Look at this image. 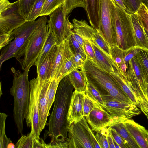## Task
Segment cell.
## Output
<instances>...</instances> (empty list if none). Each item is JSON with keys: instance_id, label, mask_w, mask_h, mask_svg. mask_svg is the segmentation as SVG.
<instances>
[{"instance_id": "c3c4849f", "label": "cell", "mask_w": 148, "mask_h": 148, "mask_svg": "<svg viewBox=\"0 0 148 148\" xmlns=\"http://www.w3.org/2000/svg\"><path fill=\"white\" fill-rule=\"evenodd\" d=\"M98 105H99L94 102L85 94L83 104L84 116L85 117L88 116L95 107Z\"/></svg>"}, {"instance_id": "11a10c76", "label": "cell", "mask_w": 148, "mask_h": 148, "mask_svg": "<svg viewBox=\"0 0 148 148\" xmlns=\"http://www.w3.org/2000/svg\"><path fill=\"white\" fill-rule=\"evenodd\" d=\"M116 4L121 8L127 11L123 0H114Z\"/></svg>"}, {"instance_id": "f907efd6", "label": "cell", "mask_w": 148, "mask_h": 148, "mask_svg": "<svg viewBox=\"0 0 148 148\" xmlns=\"http://www.w3.org/2000/svg\"><path fill=\"white\" fill-rule=\"evenodd\" d=\"M69 148L67 142L59 141L51 142L47 144V148Z\"/></svg>"}, {"instance_id": "5b68a950", "label": "cell", "mask_w": 148, "mask_h": 148, "mask_svg": "<svg viewBox=\"0 0 148 148\" xmlns=\"http://www.w3.org/2000/svg\"><path fill=\"white\" fill-rule=\"evenodd\" d=\"M27 21L21 13L18 1H0V49L9 43L12 32Z\"/></svg>"}, {"instance_id": "f6af8a7d", "label": "cell", "mask_w": 148, "mask_h": 148, "mask_svg": "<svg viewBox=\"0 0 148 148\" xmlns=\"http://www.w3.org/2000/svg\"><path fill=\"white\" fill-rule=\"evenodd\" d=\"M127 11L130 14L136 13L141 4L142 0H123Z\"/></svg>"}, {"instance_id": "52a82bcc", "label": "cell", "mask_w": 148, "mask_h": 148, "mask_svg": "<svg viewBox=\"0 0 148 148\" xmlns=\"http://www.w3.org/2000/svg\"><path fill=\"white\" fill-rule=\"evenodd\" d=\"M42 79L38 76L30 81V92L29 108L25 119L27 127H31L32 133L37 139L41 133L39 116V100Z\"/></svg>"}, {"instance_id": "680465c9", "label": "cell", "mask_w": 148, "mask_h": 148, "mask_svg": "<svg viewBox=\"0 0 148 148\" xmlns=\"http://www.w3.org/2000/svg\"><path fill=\"white\" fill-rule=\"evenodd\" d=\"M1 82H0V97H1V95L2 94V91L1 90Z\"/></svg>"}, {"instance_id": "7402d4cb", "label": "cell", "mask_w": 148, "mask_h": 148, "mask_svg": "<svg viewBox=\"0 0 148 148\" xmlns=\"http://www.w3.org/2000/svg\"><path fill=\"white\" fill-rule=\"evenodd\" d=\"M135 37L136 45L148 50V38L144 29L136 13L130 14Z\"/></svg>"}, {"instance_id": "f5cc1de1", "label": "cell", "mask_w": 148, "mask_h": 148, "mask_svg": "<svg viewBox=\"0 0 148 148\" xmlns=\"http://www.w3.org/2000/svg\"><path fill=\"white\" fill-rule=\"evenodd\" d=\"M106 136L109 148H115L114 143V139L111 133L109 127H108Z\"/></svg>"}, {"instance_id": "3957f363", "label": "cell", "mask_w": 148, "mask_h": 148, "mask_svg": "<svg viewBox=\"0 0 148 148\" xmlns=\"http://www.w3.org/2000/svg\"><path fill=\"white\" fill-rule=\"evenodd\" d=\"M110 8L116 45L126 51L136 45L130 14L114 0H110Z\"/></svg>"}, {"instance_id": "1f68e13d", "label": "cell", "mask_w": 148, "mask_h": 148, "mask_svg": "<svg viewBox=\"0 0 148 148\" xmlns=\"http://www.w3.org/2000/svg\"><path fill=\"white\" fill-rule=\"evenodd\" d=\"M7 116L5 113H0V148H7L8 145L12 142L6 135L5 124Z\"/></svg>"}, {"instance_id": "5bb4252c", "label": "cell", "mask_w": 148, "mask_h": 148, "mask_svg": "<svg viewBox=\"0 0 148 148\" xmlns=\"http://www.w3.org/2000/svg\"><path fill=\"white\" fill-rule=\"evenodd\" d=\"M85 117L92 130L96 132L116 123L110 114L99 105L95 106L89 115Z\"/></svg>"}, {"instance_id": "7c38bea8", "label": "cell", "mask_w": 148, "mask_h": 148, "mask_svg": "<svg viewBox=\"0 0 148 148\" xmlns=\"http://www.w3.org/2000/svg\"><path fill=\"white\" fill-rule=\"evenodd\" d=\"M126 73L129 85L134 93L147 90V82L141 66L136 56L130 60Z\"/></svg>"}, {"instance_id": "ba28073f", "label": "cell", "mask_w": 148, "mask_h": 148, "mask_svg": "<svg viewBox=\"0 0 148 148\" xmlns=\"http://www.w3.org/2000/svg\"><path fill=\"white\" fill-rule=\"evenodd\" d=\"M104 108L113 118L116 123L123 122L140 114L141 112L134 103L120 102L108 94H101Z\"/></svg>"}, {"instance_id": "6125c7cd", "label": "cell", "mask_w": 148, "mask_h": 148, "mask_svg": "<svg viewBox=\"0 0 148 148\" xmlns=\"http://www.w3.org/2000/svg\"></svg>"}, {"instance_id": "d4e9b609", "label": "cell", "mask_w": 148, "mask_h": 148, "mask_svg": "<svg viewBox=\"0 0 148 148\" xmlns=\"http://www.w3.org/2000/svg\"><path fill=\"white\" fill-rule=\"evenodd\" d=\"M69 80L75 90L85 91L87 80L84 69H76L68 75Z\"/></svg>"}, {"instance_id": "8d00e7d4", "label": "cell", "mask_w": 148, "mask_h": 148, "mask_svg": "<svg viewBox=\"0 0 148 148\" xmlns=\"http://www.w3.org/2000/svg\"><path fill=\"white\" fill-rule=\"evenodd\" d=\"M63 7L66 14L68 16L76 8L82 7L85 9V0H64Z\"/></svg>"}, {"instance_id": "8992f818", "label": "cell", "mask_w": 148, "mask_h": 148, "mask_svg": "<svg viewBox=\"0 0 148 148\" xmlns=\"http://www.w3.org/2000/svg\"><path fill=\"white\" fill-rule=\"evenodd\" d=\"M48 20L42 23L32 33L23 51L21 64L23 71L34 65L44 45L49 31Z\"/></svg>"}, {"instance_id": "9f6ffc18", "label": "cell", "mask_w": 148, "mask_h": 148, "mask_svg": "<svg viewBox=\"0 0 148 148\" xmlns=\"http://www.w3.org/2000/svg\"><path fill=\"white\" fill-rule=\"evenodd\" d=\"M15 148V145H14L12 142L9 143L7 145V148Z\"/></svg>"}, {"instance_id": "83f0119b", "label": "cell", "mask_w": 148, "mask_h": 148, "mask_svg": "<svg viewBox=\"0 0 148 148\" xmlns=\"http://www.w3.org/2000/svg\"><path fill=\"white\" fill-rule=\"evenodd\" d=\"M55 45H56V37L52 32L49 30L43 47L34 65L36 66L41 63Z\"/></svg>"}, {"instance_id": "9c48e42d", "label": "cell", "mask_w": 148, "mask_h": 148, "mask_svg": "<svg viewBox=\"0 0 148 148\" xmlns=\"http://www.w3.org/2000/svg\"><path fill=\"white\" fill-rule=\"evenodd\" d=\"M84 70L87 81L95 86L101 94H107L113 88L119 86L111 74L88 60L84 62Z\"/></svg>"}, {"instance_id": "ee69618b", "label": "cell", "mask_w": 148, "mask_h": 148, "mask_svg": "<svg viewBox=\"0 0 148 148\" xmlns=\"http://www.w3.org/2000/svg\"><path fill=\"white\" fill-rule=\"evenodd\" d=\"M84 50L86 55V59L96 65L94 51L90 41L85 40Z\"/></svg>"}, {"instance_id": "d6a6232c", "label": "cell", "mask_w": 148, "mask_h": 148, "mask_svg": "<svg viewBox=\"0 0 148 148\" xmlns=\"http://www.w3.org/2000/svg\"><path fill=\"white\" fill-rule=\"evenodd\" d=\"M140 63L148 84V50L142 49L136 56Z\"/></svg>"}, {"instance_id": "484cf974", "label": "cell", "mask_w": 148, "mask_h": 148, "mask_svg": "<svg viewBox=\"0 0 148 148\" xmlns=\"http://www.w3.org/2000/svg\"><path fill=\"white\" fill-rule=\"evenodd\" d=\"M110 127L116 131L124 140L128 148H140L138 143L126 129L123 122L116 123Z\"/></svg>"}, {"instance_id": "f35d334b", "label": "cell", "mask_w": 148, "mask_h": 148, "mask_svg": "<svg viewBox=\"0 0 148 148\" xmlns=\"http://www.w3.org/2000/svg\"><path fill=\"white\" fill-rule=\"evenodd\" d=\"M136 13L145 30L148 33V9L142 3Z\"/></svg>"}, {"instance_id": "94428289", "label": "cell", "mask_w": 148, "mask_h": 148, "mask_svg": "<svg viewBox=\"0 0 148 148\" xmlns=\"http://www.w3.org/2000/svg\"><path fill=\"white\" fill-rule=\"evenodd\" d=\"M145 32H146V35H147V36L148 38V33L145 30Z\"/></svg>"}, {"instance_id": "74e56055", "label": "cell", "mask_w": 148, "mask_h": 148, "mask_svg": "<svg viewBox=\"0 0 148 148\" xmlns=\"http://www.w3.org/2000/svg\"><path fill=\"white\" fill-rule=\"evenodd\" d=\"M36 0H18L20 10L24 17L27 19Z\"/></svg>"}, {"instance_id": "7bdbcfd3", "label": "cell", "mask_w": 148, "mask_h": 148, "mask_svg": "<svg viewBox=\"0 0 148 148\" xmlns=\"http://www.w3.org/2000/svg\"><path fill=\"white\" fill-rule=\"evenodd\" d=\"M108 127L104 128L100 132H97L95 137L101 148H109L106 134Z\"/></svg>"}, {"instance_id": "60d3db41", "label": "cell", "mask_w": 148, "mask_h": 148, "mask_svg": "<svg viewBox=\"0 0 148 148\" xmlns=\"http://www.w3.org/2000/svg\"><path fill=\"white\" fill-rule=\"evenodd\" d=\"M33 137L31 132L22 135L15 145V148H33Z\"/></svg>"}, {"instance_id": "d6986e66", "label": "cell", "mask_w": 148, "mask_h": 148, "mask_svg": "<svg viewBox=\"0 0 148 148\" xmlns=\"http://www.w3.org/2000/svg\"><path fill=\"white\" fill-rule=\"evenodd\" d=\"M57 46V45H54L42 62L36 66L37 76L42 80L51 79Z\"/></svg>"}, {"instance_id": "681fc988", "label": "cell", "mask_w": 148, "mask_h": 148, "mask_svg": "<svg viewBox=\"0 0 148 148\" xmlns=\"http://www.w3.org/2000/svg\"><path fill=\"white\" fill-rule=\"evenodd\" d=\"M112 137L120 148H128L124 140L114 128L109 127Z\"/></svg>"}, {"instance_id": "8fae6325", "label": "cell", "mask_w": 148, "mask_h": 148, "mask_svg": "<svg viewBox=\"0 0 148 148\" xmlns=\"http://www.w3.org/2000/svg\"><path fill=\"white\" fill-rule=\"evenodd\" d=\"M67 142L70 148H94L87 130L79 122L73 123L70 125Z\"/></svg>"}, {"instance_id": "7a4b0ae2", "label": "cell", "mask_w": 148, "mask_h": 148, "mask_svg": "<svg viewBox=\"0 0 148 148\" xmlns=\"http://www.w3.org/2000/svg\"><path fill=\"white\" fill-rule=\"evenodd\" d=\"M31 67L21 72L12 68L13 84L10 89L11 95L14 98L13 117L18 134L22 135L24 119L28 111L30 92L28 73Z\"/></svg>"}, {"instance_id": "6da1fadb", "label": "cell", "mask_w": 148, "mask_h": 148, "mask_svg": "<svg viewBox=\"0 0 148 148\" xmlns=\"http://www.w3.org/2000/svg\"><path fill=\"white\" fill-rule=\"evenodd\" d=\"M73 88L68 75L59 83L48 123L51 141L67 142L70 126L67 117Z\"/></svg>"}, {"instance_id": "7dc6e473", "label": "cell", "mask_w": 148, "mask_h": 148, "mask_svg": "<svg viewBox=\"0 0 148 148\" xmlns=\"http://www.w3.org/2000/svg\"><path fill=\"white\" fill-rule=\"evenodd\" d=\"M79 122L87 130L91 138L94 148H101L95 137L93 131L89 127L85 117L84 116Z\"/></svg>"}, {"instance_id": "4dcf8cb0", "label": "cell", "mask_w": 148, "mask_h": 148, "mask_svg": "<svg viewBox=\"0 0 148 148\" xmlns=\"http://www.w3.org/2000/svg\"><path fill=\"white\" fill-rule=\"evenodd\" d=\"M64 0H46L40 16L49 15L58 8L63 6Z\"/></svg>"}, {"instance_id": "bcb514c9", "label": "cell", "mask_w": 148, "mask_h": 148, "mask_svg": "<svg viewBox=\"0 0 148 148\" xmlns=\"http://www.w3.org/2000/svg\"><path fill=\"white\" fill-rule=\"evenodd\" d=\"M142 49H144L139 46H135L124 51V59L127 67L130 60Z\"/></svg>"}, {"instance_id": "9a60e30c", "label": "cell", "mask_w": 148, "mask_h": 148, "mask_svg": "<svg viewBox=\"0 0 148 148\" xmlns=\"http://www.w3.org/2000/svg\"><path fill=\"white\" fill-rule=\"evenodd\" d=\"M74 56L67 39L58 45L51 79L56 78L66 63Z\"/></svg>"}, {"instance_id": "e575fe53", "label": "cell", "mask_w": 148, "mask_h": 148, "mask_svg": "<svg viewBox=\"0 0 148 148\" xmlns=\"http://www.w3.org/2000/svg\"><path fill=\"white\" fill-rule=\"evenodd\" d=\"M60 81L56 78L51 79L47 92L48 110L49 111L54 102L57 88Z\"/></svg>"}, {"instance_id": "ac0fdd59", "label": "cell", "mask_w": 148, "mask_h": 148, "mask_svg": "<svg viewBox=\"0 0 148 148\" xmlns=\"http://www.w3.org/2000/svg\"><path fill=\"white\" fill-rule=\"evenodd\" d=\"M51 80V79L42 80L39 105L41 132L44 128L47 117L50 115L48 110L47 92Z\"/></svg>"}, {"instance_id": "cb8c5ba5", "label": "cell", "mask_w": 148, "mask_h": 148, "mask_svg": "<svg viewBox=\"0 0 148 148\" xmlns=\"http://www.w3.org/2000/svg\"><path fill=\"white\" fill-rule=\"evenodd\" d=\"M73 31L85 40H91L94 34L97 31L90 26L85 20L73 19L72 20Z\"/></svg>"}, {"instance_id": "f1b7e54d", "label": "cell", "mask_w": 148, "mask_h": 148, "mask_svg": "<svg viewBox=\"0 0 148 148\" xmlns=\"http://www.w3.org/2000/svg\"><path fill=\"white\" fill-rule=\"evenodd\" d=\"M85 94L91 99L104 108V102L101 93L98 89L91 83L87 81Z\"/></svg>"}, {"instance_id": "ffe728a7", "label": "cell", "mask_w": 148, "mask_h": 148, "mask_svg": "<svg viewBox=\"0 0 148 148\" xmlns=\"http://www.w3.org/2000/svg\"><path fill=\"white\" fill-rule=\"evenodd\" d=\"M90 42L94 51L96 66L110 74L114 73V62L111 56L106 53L94 42Z\"/></svg>"}, {"instance_id": "91938a15", "label": "cell", "mask_w": 148, "mask_h": 148, "mask_svg": "<svg viewBox=\"0 0 148 148\" xmlns=\"http://www.w3.org/2000/svg\"><path fill=\"white\" fill-rule=\"evenodd\" d=\"M147 88L148 96V84L147 83Z\"/></svg>"}, {"instance_id": "db71d44e", "label": "cell", "mask_w": 148, "mask_h": 148, "mask_svg": "<svg viewBox=\"0 0 148 148\" xmlns=\"http://www.w3.org/2000/svg\"><path fill=\"white\" fill-rule=\"evenodd\" d=\"M72 32L75 39L79 44L84 50V46L85 42V40L82 37L76 33L74 32L72 30Z\"/></svg>"}, {"instance_id": "ab89813d", "label": "cell", "mask_w": 148, "mask_h": 148, "mask_svg": "<svg viewBox=\"0 0 148 148\" xmlns=\"http://www.w3.org/2000/svg\"><path fill=\"white\" fill-rule=\"evenodd\" d=\"M76 69L78 68L73 56L66 63L56 78L60 81L65 76Z\"/></svg>"}, {"instance_id": "277c9868", "label": "cell", "mask_w": 148, "mask_h": 148, "mask_svg": "<svg viewBox=\"0 0 148 148\" xmlns=\"http://www.w3.org/2000/svg\"><path fill=\"white\" fill-rule=\"evenodd\" d=\"M47 19L45 16H42L36 20L27 21L12 31L9 43L1 50V69L4 62L13 57L15 58L21 64V54L30 36L42 23Z\"/></svg>"}, {"instance_id": "d590c367", "label": "cell", "mask_w": 148, "mask_h": 148, "mask_svg": "<svg viewBox=\"0 0 148 148\" xmlns=\"http://www.w3.org/2000/svg\"><path fill=\"white\" fill-rule=\"evenodd\" d=\"M67 39L69 41L70 48L74 54L81 56L85 61L87 60L86 55L83 49L75 38L72 30Z\"/></svg>"}, {"instance_id": "4fadbf2b", "label": "cell", "mask_w": 148, "mask_h": 148, "mask_svg": "<svg viewBox=\"0 0 148 148\" xmlns=\"http://www.w3.org/2000/svg\"><path fill=\"white\" fill-rule=\"evenodd\" d=\"M110 0H101L99 31L111 46L116 45L110 8Z\"/></svg>"}, {"instance_id": "30bf717a", "label": "cell", "mask_w": 148, "mask_h": 148, "mask_svg": "<svg viewBox=\"0 0 148 148\" xmlns=\"http://www.w3.org/2000/svg\"><path fill=\"white\" fill-rule=\"evenodd\" d=\"M47 25L49 30L54 34L56 45L67 39L73 29V25L65 13L63 6L60 7L49 15Z\"/></svg>"}, {"instance_id": "6f0895ef", "label": "cell", "mask_w": 148, "mask_h": 148, "mask_svg": "<svg viewBox=\"0 0 148 148\" xmlns=\"http://www.w3.org/2000/svg\"><path fill=\"white\" fill-rule=\"evenodd\" d=\"M142 2L148 9V0H142Z\"/></svg>"}, {"instance_id": "603a6c76", "label": "cell", "mask_w": 148, "mask_h": 148, "mask_svg": "<svg viewBox=\"0 0 148 148\" xmlns=\"http://www.w3.org/2000/svg\"><path fill=\"white\" fill-rule=\"evenodd\" d=\"M111 74L123 92L136 105V97L129 85L127 74L123 73L118 67H115L114 73Z\"/></svg>"}, {"instance_id": "44dd1931", "label": "cell", "mask_w": 148, "mask_h": 148, "mask_svg": "<svg viewBox=\"0 0 148 148\" xmlns=\"http://www.w3.org/2000/svg\"><path fill=\"white\" fill-rule=\"evenodd\" d=\"M86 11L91 26L99 31L101 0H85Z\"/></svg>"}, {"instance_id": "2e32d148", "label": "cell", "mask_w": 148, "mask_h": 148, "mask_svg": "<svg viewBox=\"0 0 148 148\" xmlns=\"http://www.w3.org/2000/svg\"><path fill=\"white\" fill-rule=\"evenodd\" d=\"M85 91L75 90L71 96L67 114V119L70 125L75 122H79L84 116L83 104Z\"/></svg>"}, {"instance_id": "b9f144b4", "label": "cell", "mask_w": 148, "mask_h": 148, "mask_svg": "<svg viewBox=\"0 0 148 148\" xmlns=\"http://www.w3.org/2000/svg\"><path fill=\"white\" fill-rule=\"evenodd\" d=\"M46 0H36L33 8L27 19V21L35 20L40 16Z\"/></svg>"}, {"instance_id": "f546056e", "label": "cell", "mask_w": 148, "mask_h": 148, "mask_svg": "<svg viewBox=\"0 0 148 148\" xmlns=\"http://www.w3.org/2000/svg\"><path fill=\"white\" fill-rule=\"evenodd\" d=\"M89 41L94 42L101 50L111 56V47L101 32L97 31L93 34L92 39Z\"/></svg>"}, {"instance_id": "836d02e7", "label": "cell", "mask_w": 148, "mask_h": 148, "mask_svg": "<svg viewBox=\"0 0 148 148\" xmlns=\"http://www.w3.org/2000/svg\"><path fill=\"white\" fill-rule=\"evenodd\" d=\"M107 94L120 102L130 103H134L123 92L119 86L113 88Z\"/></svg>"}, {"instance_id": "4316f807", "label": "cell", "mask_w": 148, "mask_h": 148, "mask_svg": "<svg viewBox=\"0 0 148 148\" xmlns=\"http://www.w3.org/2000/svg\"><path fill=\"white\" fill-rule=\"evenodd\" d=\"M110 55L115 65L123 73L127 74V67L124 59V51L117 45H113L110 47Z\"/></svg>"}, {"instance_id": "816d5d0a", "label": "cell", "mask_w": 148, "mask_h": 148, "mask_svg": "<svg viewBox=\"0 0 148 148\" xmlns=\"http://www.w3.org/2000/svg\"><path fill=\"white\" fill-rule=\"evenodd\" d=\"M47 148V144L44 142L43 140L40 138L39 139H37L35 137H33V148Z\"/></svg>"}, {"instance_id": "e0dca14e", "label": "cell", "mask_w": 148, "mask_h": 148, "mask_svg": "<svg viewBox=\"0 0 148 148\" xmlns=\"http://www.w3.org/2000/svg\"><path fill=\"white\" fill-rule=\"evenodd\" d=\"M123 122L140 148H148V130L132 119Z\"/></svg>"}]
</instances>
